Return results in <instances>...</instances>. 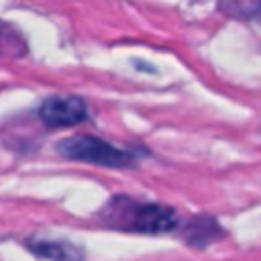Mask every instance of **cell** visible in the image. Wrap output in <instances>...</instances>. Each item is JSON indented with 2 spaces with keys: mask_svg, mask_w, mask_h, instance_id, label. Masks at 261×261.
I'll use <instances>...</instances> for the list:
<instances>
[{
  "mask_svg": "<svg viewBox=\"0 0 261 261\" xmlns=\"http://www.w3.org/2000/svg\"><path fill=\"white\" fill-rule=\"evenodd\" d=\"M98 218L114 230L137 234H163L179 226V218L173 208L157 202H143L124 194L112 196L100 210Z\"/></svg>",
  "mask_w": 261,
  "mask_h": 261,
  "instance_id": "1",
  "label": "cell"
},
{
  "mask_svg": "<svg viewBox=\"0 0 261 261\" xmlns=\"http://www.w3.org/2000/svg\"><path fill=\"white\" fill-rule=\"evenodd\" d=\"M59 155L73 159V161H86L102 167H128L135 163V153L126 151L122 147H116L100 137L94 135H71L57 143Z\"/></svg>",
  "mask_w": 261,
  "mask_h": 261,
  "instance_id": "2",
  "label": "cell"
},
{
  "mask_svg": "<svg viewBox=\"0 0 261 261\" xmlns=\"http://www.w3.org/2000/svg\"><path fill=\"white\" fill-rule=\"evenodd\" d=\"M39 118L49 128H67L88 118V106L77 96H51L39 106Z\"/></svg>",
  "mask_w": 261,
  "mask_h": 261,
  "instance_id": "3",
  "label": "cell"
},
{
  "mask_svg": "<svg viewBox=\"0 0 261 261\" xmlns=\"http://www.w3.org/2000/svg\"><path fill=\"white\" fill-rule=\"evenodd\" d=\"M27 249L47 261H86V255L80 247L63 239H47V237H33L27 241Z\"/></svg>",
  "mask_w": 261,
  "mask_h": 261,
  "instance_id": "4",
  "label": "cell"
},
{
  "mask_svg": "<svg viewBox=\"0 0 261 261\" xmlns=\"http://www.w3.org/2000/svg\"><path fill=\"white\" fill-rule=\"evenodd\" d=\"M181 237H184V241H186L190 247L204 249V247L212 245L214 241L222 239V237H224V230H222V226L218 224L216 218H212V216H208V214H200V216L190 218V220L184 224Z\"/></svg>",
  "mask_w": 261,
  "mask_h": 261,
  "instance_id": "5",
  "label": "cell"
},
{
  "mask_svg": "<svg viewBox=\"0 0 261 261\" xmlns=\"http://www.w3.org/2000/svg\"><path fill=\"white\" fill-rule=\"evenodd\" d=\"M27 53L24 39L10 29L8 24L0 22V55H10V57H20Z\"/></svg>",
  "mask_w": 261,
  "mask_h": 261,
  "instance_id": "6",
  "label": "cell"
}]
</instances>
